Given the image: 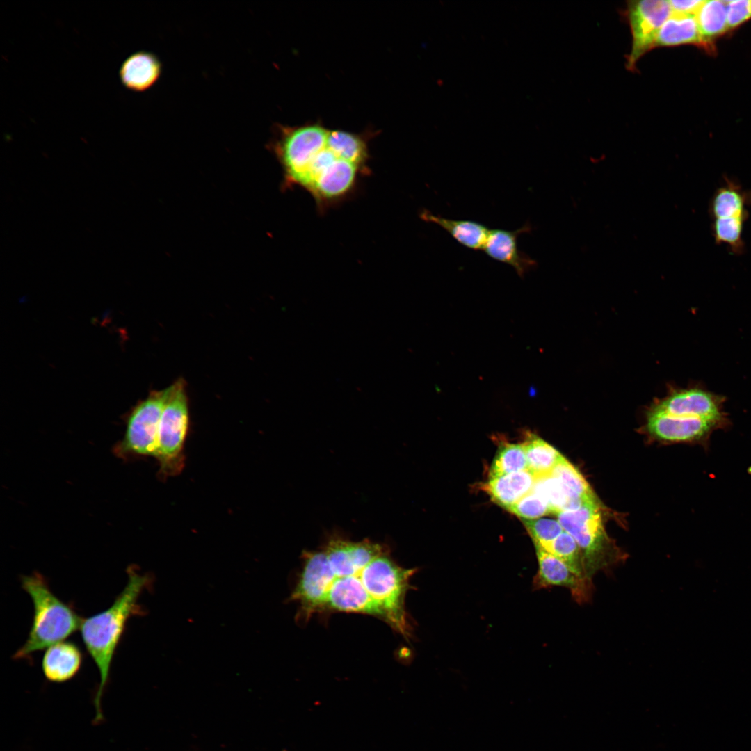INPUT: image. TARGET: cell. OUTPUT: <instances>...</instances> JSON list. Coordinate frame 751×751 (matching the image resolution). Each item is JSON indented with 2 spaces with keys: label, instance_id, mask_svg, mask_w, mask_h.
Segmentation results:
<instances>
[{
  "label": "cell",
  "instance_id": "1",
  "mask_svg": "<svg viewBox=\"0 0 751 751\" xmlns=\"http://www.w3.org/2000/svg\"><path fill=\"white\" fill-rule=\"evenodd\" d=\"M280 162L286 179L321 203L339 200L354 188L365 166L354 161L318 124L301 126L286 140Z\"/></svg>",
  "mask_w": 751,
  "mask_h": 751
},
{
  "label": "cell",
  "instance_id": "2",
  "mask_svg": "<svg viewBox=\"0 0 751 751\" xmlns=\"http://www.w3.org/2000/svg\"><path fill=\"white\" fill-rule=\"evenodd\" d=\"M128 580L112 605L105 611L82 618L80 631L85 647L99 673L100 682L94 699L95 722L103 718L101 702L107 686L115 652L126 628L128 620L144 615L138 603L143 591L150 589L153 578L149 573H138L133 567L127 571Z\"/></svg>",
  "mask_w": 751,
  "mask_h": 751
},
{
  "label": "cell",
  "instance_id": "3",
  "mask_svg": "<svg viewBox=\"0 0 751 751\" xmlns=\"http://www.w3.org/2000/svg\"><path fill=\"white\" fill-rule=\"evenodd\" d=\"M21 583L31 599L33 617L26 640L13 656L16 660L65 640L80 629L82 620L72 606L53 593L40 573L22 576Z\"/></svg>",
  "mask_w": 751,
  "mask_h": 751
},
{
  "label": "cell",
  "instance_id": "4",
  "mask_svg": "<svg viewBox=\"0 0 751 751\" xmlns=\"http://www.w3.org/2000/svg\"><path fill=\"white\" fill-rule=\"evenodd\" d=\"M556 515L563 530L577 542L588 577L592 579L599 572L607 573L624 560L605 532L599 503H586Z\"/></svg>",
  "mask_w": 751,
  "mask_h": 751
},
{
  "label": "cell",
  "instance_id": "5",
  "mask_svg": "<svg viewBox=\"0 0 751 751\" xmlns=\"http://www.w3.org/2000/svg\"><path fill=\"white\" fill-rule=\"evenodd\" d=\"M184 379L169 386L160 421L154 457L163 476H175L184 467V446L189 426L188 398Z\"/></svg>",
  "mask_w": 751,
  "mask_h": 751
},
{
  "label": "cell",
  "instance_id": "6",
  "mask_svg": "<svg viewBox=\"0 0 751 751\" xmlns=\"http://www.w3.org/2000/svg\"><path fill=\"white\" fill-rule=\"evenodd\" d=\"M169 391V387L152 391L133 409L119 446L121 453L154 456L161 415Z\"/></svg>",
  "mask_w": 751,
  "mask_h": 751
},
{
  "label": "cell",
  "instance_id": "7",
  "mask_svg": "<svg viewBox=\"0 0 751 751\" xmlns=\"http://www.w3.org/2000/svg\"><path fill=\"white\" fill-rule=\"evenodd\" d=\"M672 12L668 1H630L626 15L631 29L632 45L627 67L633 70L637 62L654 48L658 33Z\"/></svg>",
  "mask_w": 751,
  "mask_h": 751
},
{
  "label": "cell",
  "instance_id": "8",
  "mask_svg": "<svg viewBox=\"0 0 751 751\" xmlns=\"http://www.w3.org/2000/svg\"><path fill=\"white\" fill-rule=\"evenodd\" d=\"M538 570L533 578V589L552 587L568 589L573 599L579 604L589 602L595 590L592 579L579 574L563 560L535 546Z\"/></svg>",
  "mask_w": 751,
  "mask_h": 751
},
{
  "label": "cell",
  "instance_id": "9",
  "mask_svg": "<svg viewBox=\"0 0 751 751\" xmlns=\"http://www.w3.org/2000/svg\"><path fill=\"white\" fill-rule=\"evenodd\" d=\"M716 424L706 419L673 415L653 407L647 416V429L654 437L670 442L699 439Z\"/></svg>",
  "mask_w": 751,
  "mask_h": 751
},
{
  "label": "cell",
  "instance_id": "10",
  "mask_svg": "<svg viewBox=\"0 0 751 751\" xmlns=\"http://www.w3.org/2000/svg\"><path fill=\"white\" fill-rule=\"evenodd\" d=\"M652 407L670 414L702 418L715 424L722 419L717 397L698 389L675 391Z\"/></svg>",
  "mask_w": 751,
  "mask_h": 751
},
{
  "label": "cell",
  "instance_id": "11",
  "mask_svg": "<svg viewBox=\"0 0 751 751\" xmlns=\"http://www.w3.org/2000/svg\"><path fill=\"white\" fill-rule=\"evenodd\" d=\"M531 230L529 223L515 230L490 229L482 251L491 259L512 267L522 278L538 264L535 259L518 248L519 236Z\"/></svg>",
  "mask_w": 751,
  "mask_h": 751
},
{
  "label": "cell",
  "instance_id": "12",
  "mask_svg": "<svg viewBox=\"0 0 751 751\" xmlns=\"http://www.w3.org/2000/svg\"><path fill=\"white\" fill-rule=\"evenodd\" d=\"M163 65L154 54L136 51L122 63L119 76L123 86L129 90L143 92L151 88L159 79Z\"/></svg>",
  "mask_w": 751,
  "mask_h": 751
},
{
  "label": "cell",
  "instance_id": "13",
  "mask_svg": "<svg viewBox=\"0 0 751 751\" xmlns=\"http://www.w3.org/2000/svg\"><path fill=\"white\" fill-rule=\"evenodd\" d=\"M83 661L79 647L74 643L61 641L47 649L42 660L45 678L51 682L62 683L72 679L79 672Z\"/></svg>",
  "mask_w": 751,
  "mask_h": 751
},
{
  "label": "cell",
  "instance_id": "14",
  "mask_svg": "<svg viewBox=\"0 0 751 751\" xmlns=\"http://www.w3.org/2000/svg\"><path fill=\"white\" fill-rule=\"evenodd\" d=\"M536 480L537 477L526 469L490 478L484 490L496 503L508 510L533 490Z\"/></svg>",
  "mask_w": 751,
  "mask_h": 751
},
{
  "label": "cell",
  "instance_id": "15",
  "mask_svg": "<svg viewBox=\"0 0 751 751\" xmlns=\"http://www.w3.org/2000/svg\"><path fill=\"white\" fill-rule=\"evenodd\" d=\"M681 45H711L702 37L695 15L672 13L661 27L654 47Z\"/></svg>",
  "mask_w": 751,
  "mask_h": 751
},
{
  "label": "cell",
  "instance_id": "16",
  "mask_svg": "<svg viewBox=\"0 0 751 751\" xmlns=\"http://www.w3.org/2000/svg\"><path fill=\"white\" fill-rule=\"evenodd\" d=\"M421 216L424 220L439 225L460 245L475 251L483 250L490 230L477 221L450 219L428 211H423Z\"/></svg>",
  "mask_w": 751,
  "mask_h": 751
},
{
  "label": "cell",
  "instance_id": "17",
  "mask_svg": "<svg viewBox=\"0 0 751 751\" xmlns=\"http://www.w3.org/2000/svg\"><path fill=\"white\" fill-rule=\"evenodd\" d=\"M724 185L714 193L709 211L713 218H746V209L751 204V192L743 191L741 186L725 179Z\"/></svg>",
  "mask_w": 751,
  "mask_h": 751
},
{
  "label": "cell",
  "instance_id": "18",
  "mask_svg": "<svg viewBox=\"0 0 751 751\" xmlns=\"http://www.w3.org/2000/svg\"><path fill=\"white\" fill-rule=\"evenodd\" d=\"M522 444L526 453L527 469L537 478L550 475L563 457L551 445L533 434H528Z\"/></svg>",
  "mask_w": 751,
  "mask_h": 751
},
{
  "label": "cell",
  "instance_id": "19",
  "mask_svg": "<svg viewBox=\"0 0 751 751\" xmlns=\"http://www.w3.org/2000/svg\"><path fill=\"white\" fill-rule=\"evenodd\" d=\"M695 17L702 37L709 43L729 29L726 1H704Z\"/></svg>",
  "mask_w": 751,
  "mask_h": 751
},
{
  "label": "cell",
  "instance_id": "20",
  "mask_svg": "<svg viewBox=\"0 0 751 751\" xmlns=\"http://www.w3.org/2000/svg\"><path fill=\"white\" fill-rule=\"evenodd\" d=\"M550 475L560 481L568 491L580 498L584 503H599L589 484L565 457L558 462Z\"/></svg>",
  "mask_w": 751,
  "mask_h": 751
},
{
  "label": "cell",
  "instance_id": "21",
  "mask_svg": "<svg viewBox=\"0 0 751 751\" xmlns=\"http://www.w3.org/2000/svg\"><path fill=\"white\" fill-rule=\"evenodd\" d=\"M527 469V460L523 444H505L498 450L489 471L493 478Z\"/></svg>",
  "mask_w": 751,
  "mask_h": 751
},
{
  "label": "cell",
  "instance_id": "22",
  "mask_svg": "<svg viewBox=\"0 0 751 751\" xmlns=\"http://www.w3.org/2000/svg\"><path fill=\"white\" fill-rule=\"evenodd\" d=\"M746 218H714L712 234L717 244H725L735 255H741L745 249L742 234Z\"/></svg>",
  "mask_w": 751,
  "mask_h": 751
},
{
  "label": "cell",
  "instance_id": "23",
  "mask_svg": "<svg viewBox=\"0 0 751 751\" xmlns=\"http://www.w3.org/2000/svg\"><path fill=\"white\" fill-rule=\"evenodd\" d=\"M544 550L563 560L579 574L588 577L581 551L574 538L566 531H563Z\"/></svg>",
  "mask_w": 751,
  "mask_h": 751
},
{
  "label": "cell",
  "instance_id": "24",
  "mask_svg": "<svg viewBox=\"0 0 751 751\" xmlns=\"http://www.w3.org/2000/svg\"><path fill=\"white\" fill-rule=\"evenodd\" d=\"M534 545L546 549L564 531L558 520L549 518L523 519Z\"/></svg>",
  "mask_w": 751,
  "mask_h": 751
},
{
  "label": "cell",
  "instance_id": "25",
  "mask_svg": "<svg viewBox=\"0 0 751 751\" xmlns=\"http://www.w3.org/2000/svg\"><path fill=\"white\" fill-rule=\"evenodd\" d=\"M524 519H534L551 512L548 503L533 490L508 509Z\"/></svg>",
  "mask_w": 751,
  "mask_h": 751
},
{
  "label": "cell",
  "instance_id": "26",
  "mask_svg": "<svg viewBox=\"0 0 751 751\" xmlns=\"http://www.w3.org/2000/svg\"><path fill=\"white\" fill-rule=\"evenodd\" d=\"M729 29H734L751 18V0L726 1Z\"/></svg>",
  "mask_w": 751,
  "mask_h": 751
},
{
  "label": "cell",
  "instance_id": "27",
  "mask_svg": "<svg viewBox=\"0 0 751 751\" xmlns=\"http://www.w3.org/2000/svg\"><path fill=\"white\" fill-rule=\"evenodd\" d=\"M673 14L695 15L703 3L702 0L668 1Z\"/></svg>",
  "mask_w": 751,
  "mask_h": 751
}]
</instances>
